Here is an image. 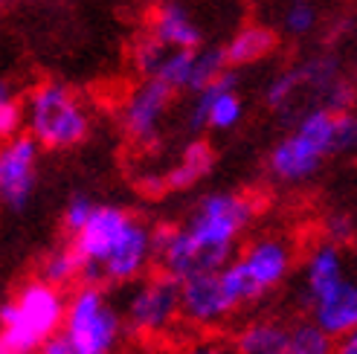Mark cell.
<instances>
[{
  "mask_svg": "<svg viewBox=\"0 0 357 354\" xmlns=\"http://www.w3.org/2000/svg\"><path fill=\"white\" fill-rule=\"evenodd\" d=\"M253 215L256 203L241 192L204 194L181 226H154V261L160 273L183 282L227 268L238 256V238Z\"/></svg>",
  "mask_w": 357,
  "mask_h": 354,
  "instance_id": "cell-1",
  "label": "cell"
},
{
  "mask_svg": "<svg viewBox=\"0 0 357 354\" xmlns=\"http://www.w3.org/2000/svg\"><path fill=\"white\" fill-rule=\"evenodd\" d=\"M238 354H291V328L279 320H253L233 340Z\"/></svg>",
  "mask_w": 357,
  "mask_h": 354,
  "instance_id": "cell-16",
  "label": "cell"
},
{
  "mask_svg": "<svg viewBox=\"0 0 357 354\" xmlns=\"http://www.w3.org/2000/svg\"><path fill=\"white\" fill-rule=\"evenodd\" d=\"M311 311V323H317L334 340L357 328V276L351 273L337 291H331L326 299H319Z\"/></svg>",
  "mask_w": 357,
  "mask_h": 354,
  "instance_id": "cell-15",
  "label": "cell"
},
{
  "mask_svg": "<svg viewBox=\"0 0 357 354\" xmlns=\"http://www.w3.org/2000/svg\"><path fill=\"white\" fill-rule=\"evenodd\" d=\"M334 154H340V157H357V111L337 114Z\"/></svg>",
  "mask_w": 357,
  "mask_h": 354,
  "instance_id": "cell-28",
  "label": "cell"
},
{
  "mask_svg": "<svg viewBox=\"0 0 357 354\" xmlns=\"http://www.w3.org/2000/svg\"><path fill=\"white\" fill-rule=\"evenodd\" d=\"M337 354H357V328H351L337 340Z\"/></svg>",
  "mask_w": 357,
  "mask_h": 354,
  "instance_id": "cell-32",
  "label": "cell"
},
{
  "mask_svg": "<svg viewBox=\"0 0 357 354\" xmlns=\"http://www.w3.org/2000/svg\"><path fill=\"white\" fill-rule=\"evenodd\" d=\"M279 38L271 26H261V24H247L241 26L233 38L224 44V56L229 67H250L261 59H267L271 52L276 49Z\"/></svg>",
  "mask_w": 357,
  "mask_h": 354,
  "instance_id": "cell-17",
  "label": "cell"
},
{
  "mask_svg": "<svg viewBox=\"0 0 357 354\" xmlns=\"http://www.w3.org/2000/svg\"><path fill=\"white\" fill-rule=\"evenodd\" d=\"M229 314H236V305L229 302L218 270L198 273L181 282V320L186 325L215 328Z\"/></svg>",
  "mask_w": 357,
  "mask_h": 354,
  "instance_id": "cell-10",
  "label": "cell"
},
{
  "mask_svg": "<svg viewBox=\"0 0 357 354\" xmlns=\"http://www.w3.org/2000/svg\"><path fill=\"white\" fill-rule=\"evenodd\" d=\"M296 67H299V76H302L305 91H311L319 102H323V96L343 79L340 76V64H337L334 56H311L308 61H302Z\"/></svg>",
  "mask_w": 357,
  "mask_h": 354,
  "instance_id": "cell-21",
  "label": "cell"
},
{
  "mask_svg": "<svg viewBox=\"0 0 357 354\" xmlns=\"http://www.w3.org/2000/svg\"><path fill=\"white\" fill-rule=\"evenodd\" d=\"M349 259L343 253V244H334L323 238L319 244L311 247L302 264V302L305 308L317 305L319 299H326L331 291H337L349 279Z\"/></svg>",
  "mask_w": 357,
  "mask_h": 354,
  "instance_id": "cell-13",
  "label": "cell"
},
{
  "mask_svg": "<svg viewBox=\"0 0 357 354\" xmlns=\"http://www.w3.org/2000/svg\"><path fill=\"white\" fill-rule=\"evenodd\" d=\"M157 3H160V0H157Z\"/></svg>",
  "mask_w": 357,
  "mask_h": 354,
  "instance_id": "cell-34",
  "label": "cell"
},
{
  "mask_svg": "<svg viewBox=\"0 0 357 354\" xmlns=\"http://www.w3.org/2000/svg\"><path fill=\"white\" fill-rule=\"evenodd\" d=\"M96 206L99 203H93L87 194H73V198L67 201V206H64V212H61V224H64V229H67V236L73 238L79 229L91 221V215L96 212Z\"/></svg>",
  "mask_w": 357,
  "mask_h": 354,
  "instance_id": "cell-27",
  "label": "cell"
},
{
  "mask_svg": "<svg viewBox=\"0 0 357 354\" xmlns=\"http://www.w3.org/2000/svg\"><path fill=\"white\" fill-rule=\"evenodd\" d=\"M302 91H305V84H302L299 67H291V70H282V73H276L271 82H267L264 102L271 111H288Z\"/></svg>",
  "mask_w": 357,
  "mask_h": 354,
  "instance_id": "cell-23",
  "label": "cell"
},
{
  "mask_svg": "<svg viewBox=\"0 0 357 354\" xmlns=\"http://www.w3.org/2000/svg\"><path fill=\"white\" fill-rule=\"evenodd\" d=\"M38 354H79V351L73 348V343L67 340V334H64V331H59L56 337L44 343V348H41Z\"/></svg>",
  "mask_w": 357,
  "mask_h": 354,
  "instance_id": "cell-31",
  "label": "cell"
},
{
  "mask_svg": "<svg viewBox=\"0 0 357 354\" xmlns=\"http://www.w3.org/2000/svg\"><path fill=\"white\" fill-rule=\"evenodd\" d=\"M294 268V247L282 236H256L241 247V253L221 268V282L229 302L247 308L261 296L276 291Z\"/></svg>",
  "mask_w": 357,
  "mask_h": 354,
  "instance_id": "cell-3",
  "label": "cell"
},
{
  "mask_svg": "<svg viewBox=\"0 0 357 354\" xmlns=\"http://www.w3.org/2000/svg\"><path fill=\"white\" fill-rule=\"evenodd\" d=\"M122 314L102 285H82L67 296L64 334L79 354H111L122 337Z\"/></svg>",
  "mask_w": 357,
  "mask_h": 354,
  "instance_id": "cell-5",
  "label": "cell"
},
{
  "mask_svg": "<svg viewBox=\"0 0 357 354\" xmlns=\"http://www.w3.org/2000/svg\"><path fill=\"white\" fill-rule=\"evenodd\" d=\"M38 276L47 279L50 285H56V288H67V285H73L76 279H82V259L76 253V247L73 244H59L56 250H50L41 259Z\"/></svg>",
  "mask_w": 357,
  "mask_h": 354,
  "instance_id": "cell-19",
  "label": "cell"
},
{
  "mask_svg": "<svg viewBox=\"0 0 357 354\" xmlns=\"http://www.w3.org/2000/svg\"><path fill=\"white\" fill-rule=\"evenodd\" d=\"M172 99H174V91L169 84H163L160 79H142L128 93L119 111L122 134L139 148L154 146L160 128H163V119L172 108Z\"/></svg>",
  "mask_w": 357,
  "mask_h": 354,
  "instance_id": "cell-8",
  "label": "cell"
},
{
  "mask_svg": "<svg viewBox=\"0 0 357 354\" xmlns=\"http://www.w3.org/2000/svg\"><path fill=\"white\" fill-rule=\"evenodd\" d=\"M212 163H215V154H212V148L204 143V139H195V143H189L181 157H177V163L163 174L166 180V189H192L198 180H204V177L209 174Z\"/></svg>",
  "mask_w": 357,
  "mask_h": 354,
  "instance_id": "cell-18",
  "label": "cell"
},
{
  "mask_svg": "<svg viewBox=\"0 0 357 354\" xmlns=\"http://www.w3.org/2000/svg\"><path fill=\"white\" fill-rule=\"evenodd\" d=\"M38 143L29 134L3 139L0 148V198L9 209H24L38 180Z\"/></svg>",
  "mask_w": 357,
  "mask_h": 354,
  "instance_id": "cell-9",
  "label": "cell"
},
{
  "mask_svg": "<svg viewBox=\"0 0 357 354\" xmlns=\"http://www.w3.org/2000/svg\"><path fill=\"white\" fill-rule=\"evenodd\" d=\"M183 354H238L236 346H229L224 340H198V343H192Z\"/></svg>",
  "mask_w": 357,
  "mask_h": 354,
  "instance_id": "cell-30",
  "label": "cell"
},
{
  "mask_svg": "<svg viewBox=\"0 0 357 354\" xmlns=\"http://www.w3.org/2000/svg\"><path fill=\"white\" fill-rule=\"evenodd\" d=\"M326 157L328 154L319 148L308 134L294 128L267 154V171H271L273 180H279L284 186H299V183H308L319 171V166L326 163Z\"/></svg>",
  "mask_w": 357,
  "mask_h": 354,
  "instance_id": "cell-12",
  "label": "cell"
},
{
  "mask_svg": "<svg viewBox=\"0 0 357 354\" xmlns=\"http://www.w3.org/2000/svg\"><path fill=\"white\" fill-rule=\"evenodd\" d=\"M291 354H337V340L308 320L291 328Z\"/></svg>",
  "mask_w": 357,
  "mask_h": 354,
  "instance_id": "cell-24",
  "label": "cell"
},
{
  "mask_svg": "<svg viewBox=\"0 0 357 354\" xmlns=\"http://www.w3.org/2000/svg\"><path fill=\"white\" fill-rule=\"evenodd\" d=\"M67 296L47 279H26L0 308V354H38L64 328Z\"/></svg>",
  "mask_w": 357,
  "mask_h": 354,
  "instance_id": "cell-2",
  "label": "cell"
},
{
  "mask_svg": "<svg viewBox=\"0 0 357 354\" xmlns=\"http://www.w3.org/2000/svg\"><path fill=\"white\" fill-rule=\"evenodd\" d=\"M195 73H198V49H172L163 67H160L157 79L169 84L172 91L195 93Z\"/></svg>",
  "mask_w": 357,
  "mask_h": 354,
  "instance_id": "cell-20",
  "label": "cell"
},
{
  "mask_svg": "<svg viewBox=\"0 0 357 354\" xmlns=\"http://www.w3.org/2000/svg\"><path fill=\"white\" fill-rule=\"evenodd\" d=\"M122 320L137 337H163L181 320V282L163 273L139 279L125 296Z\"/></svg>",
  "mask_w": 357,
  "mask_h": 354,
  "instance_id": "cell-6",
  "label": "cell"
},
{
  "mask_svg": "<svg viewBox=\"0 0 357 354\" xmlns=\"http://www.w3.org/2000/svg\"><path fill=\"white\" fill-rule=\"evenodd\" d=\"M169 52H172V47H166L163 41L157 38V35L142 32V35H137L134 44H131V67L137 70L142 79H157L160 67H163Z\"/></svg>",
  "mask_w": 357,
  "mask_h": 354,
  "instance_id": "cell-22",
  "label": "cell"
},
{
  "mask_svg": "<svg viewBox=\"0 0 357 354\" xmlns=\"http://www.w3.org/2000/svg\"><path fill=\"white\" fill-rule=\"evenodd\" d=\"M134 224V215L122 206H111V203H99L96 212L91 215L79 233L73 236L76 253L82 259V282L84 285H99V270L105 259L114 253V247L119 244V238L128 233V226Z\"/></svg>",
  "mask_w": 357,
  "mask_h": 354,
  "instance_id": "cell-7",
  "label": "cell"
},
{
  "mask_svg": "<svg viewBox=\"0 0 357 354\" xmlns=\"http://www.w3.org/2000/svg\"><path fill=\"white\" fill-rule=\"evenodd\" d=\"M357 233L354 226V218H349L346 212H331L326 218V238L334 241V244H349Z\"/></svg>",
  "mask_w": 357,
  "mask_h": 354,
  "instance_id": "cell-29",
  "label": "cell"
},
{
  "mask_svg": "<svg viewBox=\"0 0 357 354\" xmlns=\"http://www.w3.org/2000/svg\"><path fill=\"white\" fill-rule=\"evenodd\" d=\"M91 131L82 99L61 82H41L26 96V134L50 151H67L84 143Z\"/></svg>",
  "mask_w": 357,
  "mask_h": 354,
  "instance_id": "cell-4",
  "label": "cell"
},
{
  "mask_svg": "<svg viewBox=\"0 0 357 354\" xmlns=\"http://www.w3.org/2000/svg\"><path fill=\"white\" fill-rule=\"evenodd\" d=\"M26 128V105L21 99H15L9 93V87H3L0 93V137L12 139Z\"/></svg>",
  "mask_w": 357,
  "mask_h": 354,
  "instance_id": "cell-26",
  "label": "cell"
},
{
  "mask_svg": "<svg viewBox=\"0 0 357 354\" xmlns=\"http://www.w3.org/2000/svg\"><path fill=\"white\" fill-rule=\"evenodd\" d=\"M241 116H244V105L236 93V73L227 70L218 82H212L198 93H192L186 125L192 131H201V128L229 131L238 125Z\"/></svg>",
  "mask_w": 357,
  "mask_h": 354,
  "instance_id": "cell-11",
  "label": "cell"
},
{
  "mask_svg": "<svg viewBox=\"0 0 357 354\" xmlns=\"http://www.w3.org/2000/svg\"><path fill=\"white\" fill-rule=\"evenodd\" d=\"M351 84H354V91H357V64H354V70H351Z\"/></svg>",
  "mask_w": 357,
  "mask_h": 354,
  "instance_id": "cell-33",
  "label": "cell"
},
{
  "mask_svg": "<svg viewBox=\"0 0 357 354\" xmlns=\"http://www.w3.org/2000/svg\"><path fill=\"white\" fill-rule=\"evenodd\" d=\"M149 32L157 35L172 49H201L204 47L201 26L192 21L186 6H181L177 0H160L149 17Z\"/></svg>",
  "mask_w": 357,
  "mask_h": 354,
  "instance_id": "cell-14",
  "label": "cell"
},
{
  "mask_svg": "<svg viewBox=\"0 0 357 354\" xmlns=\"http://www.w3.org/2000/svg\"><path fill=\"white\" fill-rule=\"evenodd\" d=\"M319 24V9L314 0H288L282 9V29L294 38H305Z\"/></svg>",
  "mask_w": 357,
  "mask_h": 354,
  "instance_id": "cell-25",
  "label": "cell"
}]
</instances>
